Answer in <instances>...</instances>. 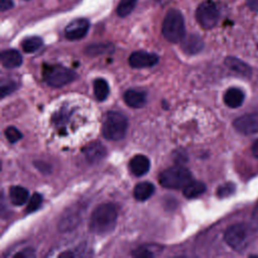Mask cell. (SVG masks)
<instances>
[{"mask_svg": "<svg viewBox=\"0 0 258 258\" xmlns=\"http://www.w3.org/2000/svg\"><path fill=\"white\" fill-rule=\"evenodd\" d=\"M117 210L112 204L98 206L91 215L90 229L96 234H107L111 232L116 224Z\"/></svg>", "mask_w": 258, "mask_h": 258, "instance_id": "6da1fadb", "label": "cell"}, {"mask_svg": "<svg viewBox=\"0 0 258 258\" xmlns=\"http://www.w3.org/2000/svg\"><path fill=\"white\" fill-rule=\"evenodd\" d=\"M162 34L170 42L181 41L185 36L184 19L180 11L170 9L166 13L162 22Z\"/></svg>", "mask_w": 258, "mask_h": 258, "instance_id": "7a4b0ae2", "label": "cell"}, {"mask_svg": "<svg viewBox=\"0 0 258 258\" xmlns=\"http://www.w3.org/2000/svg\"><path fill=\"white\" fill-rule=\"evenodd\" d=\"M128 129L127 118L119 112H108L102 125V134L108 140L124 138Z\"/></svg>", "mask_w": 258, "mask_h": 258, "instance_id": "3957f363", "label": "cell"}, {"mask_svg": "<svg viewBox=\"0 0 258 258\" xmlns=\"http://www.w3.org/2000/svg\"><path fill=\"white\" fill-rule=\"evenodd\" d=\"M191 180L192 176L190 171L180 165L171 166L159 174L160 184L171 189L183 188Z\"/></svg>", "mask_w": 258, "mask_h": 258, "instance_id": "277c9868", "label": "cell"}, {"mask_svg": "<svg viewBox=\"0 0 258 258\" xmlns=\"http://www.w3.org/2000/svg\"><path fill=\"white\" fill-rule=\"evenodd\" d=\"M42 76L45 83L53 88H60L73 82L77 78L74 71L58 64L45 67Z\"/></svg>", "mask_w": 258, "mask_h": 258, "instance_id": "5b68a950", "label": "cell"}, {"mask_svg": "<svg viewBox=\"0 0 258 258\" xmlns=\"http://www.w3.org/2000/svg\"><path fill=\"white\" fill-rule=\"evenodd\" d=\"M220 12L217 5L211 1L207 0L202 2L196 11V18L199 24L205 29L213 28L219 20Z\"/></svg>", "mask_w": 258, "mask_h": 258, "instance_id": "8992f818", "label": "cell"}, {"mask_svg": "<svg viewBox=\"0 0 258 258\" xmlns=\"http://www.w3.org/2000/svg\"><path fill=\"white\" fill-rule=\"evenodd\" d=\"M247 236H248L247 227L243 224H235L230 226L226 230L224 234V239L231 248L239 251L245 246Z\"/></svg>", "mask_w": 258, "mask_h": 258, "instance_id": "52a82bcc", "label": "cell"}, {"mask_svg": "<svg viewBox=\"0 0 258 258\" xmlns=\"http://www.w3.org/2000/svg\"><path fill=\"white\" fill-rule=\"evenodd\" d=\"M235 129L244 135L258 132V113H249L235 119L233 123Z\"/></svg>", "mask_w": 258, "mask_h": 258, "instance_id": "ba28073f", "label": "cell"}, {"mask_svg": "<svg viewBox=\"0 0 258 258\" xmlns=\"http://www.w3.org/2000/svg\"><path fill=\"white\" fill-rule=\"evenodd\" d=\"M90 27V23L85 18H79L76 20H73L70 22L66 29H64V35L70 40H78L83 38Z\"/></svg>", "mask_w": 258, "mask_h": 258, "instance_id": "9c48e42d", "label": "cell"}, {"mask_svg": "<svg viewBox=\"0 0 258 258\" xmlns=\"http://www.w3.org/2000/svg\"><path fill=\"white\" fill-rule=\"evenodd\" d=\"M158 56L155 53L147 51H134L129 56V64L135 69L153 67L158 62Z\"/></svg>", "mask_w": 258, "mask_h": 258, "instance_id": "30bf717a", "label": "cell"}, {"mask_svg": "<svg viewBox=\"0 0 258 258\" xmlns=\"http://www.w3.org/2000/svg\"><path fill=\"white\" fill-rule=\"evenodd\" d=\"M129 168L134 175L142 176L148 172L150 168V161L145 155L138 154L131 158L129 162Z\"/></svg>", "mask_w": 258, "mask_h": 258, "instance_id": "8fae6325", "label": "cell"}, {"mask_svg": "<svg viewBox=\"0 0 258 258\" xmlns=\"http://www.w3.org/2000/svg\"><path fill=\"white\" fill-rule=\"evenodd\" d=\"M204 47L203 39L197 34H189L184 36L181 40V48L188 54H196Z\"/></svg>", "mask_w": 258, "mask_h": 258, "instance_id": "7c38bea8", "label": "cell"}, {"mask_svg": "<svg viewBox=\"0 0 258 258\" xmlns=\"http://www.w3.org/2000/svg\"><path fill=\"white\" fill-rule=\"evenodd\" d=\"M1 63L7 69H15L22 63V56L16 49H6L1 52Z\"/></svg>", "mask_w": 258, "mask_h": 258, "instance_id": "4fadbf2b", "label": "cell"}, {"mask_svg": "<svg viewBox=\"0 0 258 258\" xmlns=\"http://www.w3.org/2000/svg\"><path fill=\"white\" fill-rule=\"evenodd\" d=\"M84 154L89 162L94 163L100 161L106 155V148L99 142L91 143L84 149Z\"/></svg>", "mask_w": 258, "mask_h": 258, "instance_id": "5bb4252c", "label": "cell"}, {"mask_svg": "<svg viewBox=\"0 0 258 258\" xmlns=\"http://www.w3.org/2000/svg\"><path fill=\"white\" fill-rule=\"evenodd\" d=\"M245 95L243 91L237 88H230L224 95V102L230 108H238L244 102Z\"/></svg>", "mask_w": 258, "mask_h": 258, "instance_id": "9a60e30c", "label": "cell"}, {"mask_svg": "<svg viewBox=\"0 0 258 258\" xmlns=\"http://www.w3.org/2000/svg\"><path fill=\"white\" fill-rule=\"evenodd\" d=\"M124 101L131 108H141L146 103V96L141 91L128 90L124 94Z\"/></svg>", "mask_w": 258, "mask_h": 258, "instance_id": "2e32d148", "label": "cell"}, {"mask_svg": "<svg viewBox=\"0 0 258 258\" xmlns=\"http://www.w3.org/2000/svg\"><path fill=\"white\" fill-rule=\"evenodd\" d=\"M154 190H155V187L151 182L142 181L135 185L133 195H134L135 200H137L139 202H144V201L148 200L153 195Z\"/></svg>", "mask_w": 258, "mask_h": 258, "instance_id": "e0dca14e", "label": "cell"}, {"mask_svg": "<svg viewBox=\"0 0 258 258\" xmlns=\"http://www.w3.org/2000/svg\"><path fill=\"white\" fill-rule=\"evenodd\" d=\"M225 64L232 71L238 73L239 75H242L244 77H249L251 75V68L244 61H242L239 58L233 57V56H228L225 59Z\"/></svg>", "mask_w": 258, "mask_h": 258, "instance_id": "ac0fdd59", "label": "cell"}, {"mask_svg": "<svg viewBox=\"0 0 258 258\" xmlns=\"http://www.w3.org/2000/svg\"><path fill=\"white\" fill-rule=\"evenodd\" d=\"M29 192L26 188L19 185H13L9 189V199L15 206H22L28 200Z\"/></svg>", "mask_w": 258, "mask_h": 258, "instance_id": "d6986e66", "label": "cell"}, {"mask_svg": "<svg viewBox=\"0 0 258 258\" xmlns=\"http://www.w3.org/2000/svg\"><path fill=\"white\" fill-rule=\"evenodd\" d=\"M206 190V185L202 181L191 180L183 187V196L187 199H195L203 195Z\"/></svg>", "mask_w": 258, "mask_h": 258, "instance_id": "ffe728a7", "label": "cell"}, {"mask_svg": "<svg viewBox=\"0 0 258 258\" xmlns=\"http://www.w3.org/2000/svg\"><path fill=\"white\" fill-rule=\"evenodd\" d=\"M110 89L106 80L96 79L94 81V95L98 101H104L109 95Z\"/></svg>", "mask_w": 258, "mask_h": 258, "instance_id": "44dd1931", "label": "cell"}, {"mask_svg": "<svg viewBox=\"0 0 258 258\" xmlns=\"http://www.w3.org/2000/svg\"><path fill=\"white\" fill-rule=\"evenodd\" d=\"M162 251V247L159 245H143L132 253L135 257H153L158 255Z\"/></svg>", "mask_w": 258, "mask_h": 258, "instance_id": "7402d4cb", "label": "cell"}, {"mask_svg": "<svg viewBox=\"0 0 258 258\" xmlns=\"http://www.w3.org/2000/svg\"><path fill=\"white\" fill-rule=\"evenodd\" d=\"M41 45H42V39L38 36L27 37L22 41V44H21L22 49L27 53L36 51Z\"/></svg>", "mask_w": 258, "mask_h": 258, "instance_id": "603a6c76", "label": "cell"}, {"mask_svg": "<svg viewBox=\"0 0 258 258\" xmlns=\"http://www.w3.org/2000/svg\"><path fill=\"white\" fill-rule=\"evenodd\" d=\"M137 0H121L117 7V14L121 17L129 15L136 5Z\"/></svg>", "mask_w": 258, "mask_h": 258, "instance_id": "cb8c5ba5", "label": "cell"}, {"mask_svg": "<svg viewBox=\"0 0 258 258\" xmlns=\"http://www.w3.org/2000/svg\"><path fill=\"white\" fill-rule=\"evenodd\" d=\"M41 203H42V196L38 192H34L27 204L26 213L35 212L41 206Z\"/></svg>", "mask_w": 258, "mask_h": 258, "instance_id": "d4e9b609", "label": "cell"}, {"mask_svg": "<svg viewBox=\"0 0 258 258\" xmlns=\"http://www.w3.org/2000/svg\"><path fill=\"white\" fill-rule=\"evenodd\" d=\"M112 49V46L110 44H104V43H99V44H93V45H90L87 47L86 49V52L88 54H92V55H95V54H100V53H104L108 50H111Z\"/></svg>", "mask_w": 258, "mask_h": 258, "instance_id": "484cf974", "label": "cell"}, {"mask_svg": "<svg viewBox=\"0 0 258 258\" xmlns=\"http://www.w3.org/2000/svg\"><path fill=\"white\" fill-rule=\"evenodd\" d=\"M5 136L10 143H15L22 138V133L15 127L10 126L5 129Z\"/></svg>", "mask_w": 258, "mask_h": 258, "instance_id": "4316f807", "label": "cell"}, {"mask_svg": "<svg viewBox=\"0 0 258 258\" xmlns=\"http://www.w3.org/2000/svg\"><path fill=\"white\" fill-rule=\"evenodd\" d=\"M235 189H236L235 184L232 182H228V183H225V184H222L219 186V188L217 189V196L219 198H227V197L233 195Z\"/></svg>", "mask_w": 258, "mask_h": 258, "instance_id": "83f0119b", "label": "cell"}, {"mask_svg": "<svg viewBox=\"0 0 258 258\" xmlns=\"http://www.w3.org/2000/svg\"><path fill=\"white\" fill-rule=\"evenodd\" d=\"M16 89V85L14 83H7L6 85L1 86V97L4 98L6 95L12 93Z\"/></svg>", "mask_w": 258, "mask_h": 258, "instance_id": "f1b7e54d", "label": "cell"}, {"mask_svg": "<svg viewBox=\"0 0 258 258\" xmlns=\"http://www.w3.org/2000/svg\"><path fill=\"white\" fill-rule=\"evenodd\" d=\"M13 5H14V3L12 0H1L0 1V10L2 12H4V11L12 8Z\"/></svg>", "mask_w": 258, "mask_h": 258, "instance_id": "f546056e", "label": "cell"}, {"mask_svg": "<svg viewBox=\"0 0 258 258\" xmlns=\"http://www.w3.org/2000/svg\"><path fill=\"white\" fill-rule=\"evenodd\" d=\"M252 223L256 228H258V203L254 207V210L252 213Z\"/></svg>", "mask_w": 258, "mask_h": 258, "instance_id": "4dcf8cb0", "label": "cell"}, {"mask_svg": "<svg viewBox=\"0 0 258 258\" xmlns=\"http://www.w3.org/2000/svg\"><path fill=\"white\" fill-rule=\"evenodd\" d=\"M31 256H34V254H33V251L30 249H26V250L14 255V257H31Z\"/></svg>", "mask_w": 258, "mask_h": 258, "instance_id": "1f68e13d", "label": "cell"}, {"mask_svg": "<svg viewBox=\"0 0 258 258\" xmlns=\"http://www.w3.org/2000/svg\"><path fill=\"white\" fill-rule=\"evenodd\" d=\"M248 6L252 9V10H258V0H246Z\"/></svg>", "mask_w": 258, "mask_h": 258, "instance_id": "d6a6232c", "label": "cell"}, {"mask_svg": "<svg viewBox=\"0 0 258 258\" xmlns=\"http://www.w3.org/2000/svg\"><path fill=\"white\" fill-rule=\"evenodd\" d=\"M252 153L256 158H258V139H256L252 144Z\"/></svg>", "mask_w": 258, "mask_h": 258, "instance_id": "836d02e7", "label": "cell"}]
</instances>
